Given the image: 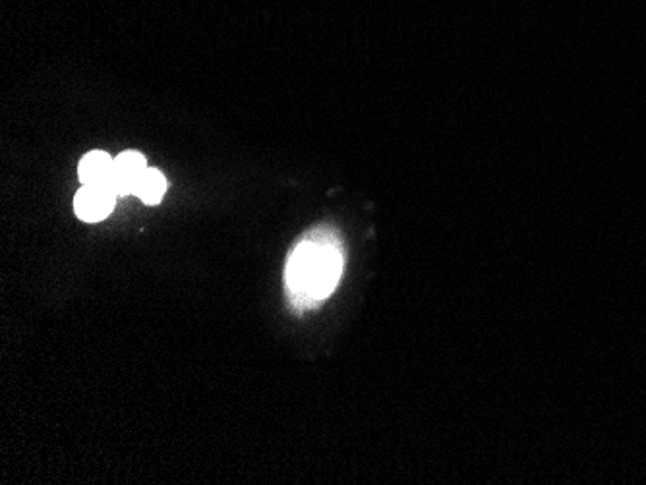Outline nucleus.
Wrapping results in <instances>:
<instances>
[{
    "label": "nucleus",
    "mask_w": 646,
    "mask_h": 485,
    "mask_svg": "<svg viewBox=\"0 0 646 485\" xmlns=\"http://www.w3.org/2000/svg\"><path fill=\"white\" fill-rule=\"evenodd\" d=\"M343 254L335 232L320 229L304 238L287 267V283L294 300L312 306L327 298L341 279Z\"/></svg>",
    "instance_id": "1"
},
{
    "label": "nucleus",
    "mask_w": 646,
    "mask_h": 485,
    "mask_svg": "<svg viewBox=\"0 0 646 485\" xmlns=\"http://www.w3.org/2000/svg\"><path fill=\"white\" fill-rule=\"evenodd\" d=\"M117 194L109 184L82 186L74 198V211L86 223H97L111 215Z\"/></svg>",
    "instance_id": "2"
},
{
    "label": "nucleus",
    "mask_w": 646,
    "mask_h": 485,
    "mask_svg": "<svg viewBox=\"0 0 646 485\" xmlns=\"http://www.w3.org/2000/svg\"><path fill=\"white\" fill-rule=\"evenodd\" d=\"M146 171V157L142 153L124 151L115 159L109 186L115 190L117 196L136 194V190H138Z\"/></svg>",
    "instance_id": "3"
},
{
    "label": "nucleus",
    "mask_w": 646,
    "mask_h": 485,
    "mask_svg": "<svg viewBox=\"0 0 646 485\" xmlns=\"http://www.w3.org/2000/svg\"><path fill=\"white\" fill-rule=\"evenodd\" d=\"M115 159L107 155L105 151H91L78 167V176L82 186H93V184H109L113 174Z\"/></svg>",
    "instance_id": "4"
},
{
    "label": "nucleus",
    "mask_w": 646,
    "mask_h": 485,
    "mask_svg": "<svg viewBox=\"0 0 646 485\" xmlns=\"http://www.w3.org/2000/svg\"><path fill=\"white\" fill-rule=\"evenodd\" d=\"M165 192H167L165 176L157 169H147L138 190H136L138 198L147 203V205H157L159 201L163 200Z\"/></svg>",
    "instance_id": "5"
}]
</instances>
